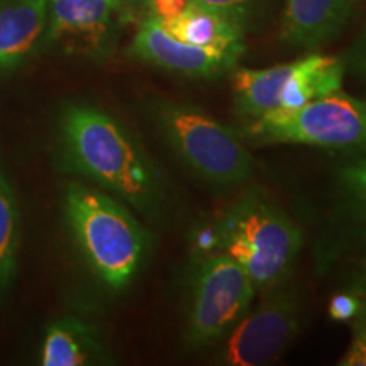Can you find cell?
I'll return each instance as SVG.
<instances>
[{
	"mask_svg": "<svg viewBox=\"0 0 366 366\" xmlns=\"http://www.w3.org/2000/svg\"><path fill=\"white\" fill-rule=\"evenodd\" d=\"M345 290L351 292L361 302V312L366 314V258L356 263L347 277Z\"/></svg>",
	"mask_w": 366,
	"mask_h": 366,
	"instance_id": "cell-21",
	"label": "cell"
},
{
	"mask_svg": "<svg viewBox=\"0 0 366 366\" xmlns=\"http://www.w3.org/2000/svg\"><path fill=\"white\" fill-rule=\"evenodd\" d=\"M151 0H122V4L127 7V11L132 12H148Z\"/></svg>",
	"mask_w": 366,
	"mask_h": 366,
	"instance_id": "cell-23",
	"label": "cell"
},
{
	"mask_svg": "<svg viewBox=\"0 0 366 366\" xmlns=\"http://www.w3.org/2000/svg\"><path fill=\"white\" fill-rule=\"evenodd\" d=\"M345 65L350 66V70L353 71L355 75H358L366 84V26L365 29L361 31L358 39H356L353 46H351Z\"/></svg>",
	"mask_w": 366,
	"mask_h": 366,
	"instance_id": "cell-20",
	"label": "cell"
},
{
	"mask_svg": "<svg viewBox=\"0 0 366 366\" xmlns=\"http://www.w3.org/2000/svg\"><path fill=\"white\" fill-rule=\"evenodd\" d=\"M256 288L239 263L221 249H207L192 268L185 302V337L190 350L217 345L251 309Z\"/></svg>",
	"mask_w": 366,
	"mask_h": 366,
	"instance_id": "cell-6",
	"label": "cell"
},
{
	"mask_svg": "<svg viewBox=\"0 0 366 366\" xmlns=\"http://www.w3.org/2000/svg\"><path fill=\"white\" fill-rule=\"evenodd\" d=\"M131 16L122 0H48L44 39L100 54Z\"/></svg>",
	"mask_w": 366,
	"mask_h": 366,
	"instance_id": "cell-9",
	"label": "cell"
},
{
	"mask_svg": "<svg viewBox=\"0 0 366 366\" xmlns=\"http://www.w3.org/2000/svg\"><path fill=\"white\" fill-rule=\"evenodd\" d=\"M102 360L94 327L76 317H65L53 322L46 331L41 350L44 366H81Z\"/></svg>",
	"mask_w": 366,
	"mask_h": 366,
	"instance_id": "cell-15",
	"label": "cell"
},
{
	"mask_svg": "<svg viewBox=\"0 0 366 366\" xmlns=\"http://www.w3.org/2000/svg\"><path fill=\"white\" fill-rule=\"evenodd\" d=\"M241 134L262 144H304L326 149L366 146V100L331 92L294 111L244 121Z\"/></svg>",
	"mask_w": 366,
	"mask_h": 366,
	"instance_id": "cell-5",
	"label": "cell"
},
{
	"mask_svg": "<svg viewBox=\"0 0 366 366\" xmlns=\"http://www.w3.org/2000/svg\"><path fill=\"white\" fill-rule=\"evenodd\" d=\"M361 312V302L356 295L342 288L329 302V317L336 322H351Z\"/></svg>",
	"mask_w": 366,
	"mask_h": 366,
	"instance_id": "cell-19",
	"label": "cell"
},
{
	"mask_svg": "<svg viewBox=\"0 0 366 366\" xmlns=\"http://www.w3.org/2000/svg\"><path fill=\"white\" fill-rule=\"evenodd\" d=\"M48 0L0 2V71L16 70L44 41Z\"/></svg>",
	"mask_w": 366,
	"mask_h": 366,
	"instance_id": "cell-12",
	"label": "cell"
},
{
	"mask_svg": "<svg viewBox=\"0 0 366 366\" xmlns=\"http://www.w3.org/2000/svg\"><path fill=\"white\" fill-rule=\"evenodd\" d=\"M59 154L70 172L97 183L151 219L170 204L162 172L112 116L89 104H70L59 116Z\"/></svg>",
	"mask_w": 366,
	"mask_h": 366,
	"instance_id": "cell-1",
	"label": "cell"
},
{
	"mask_svg": "<svg viewBox=\"0 0 366 366\" xmlns=\"http://www.w3.org/2000/svg\"><path fill=\"white\" fill-rule=\"evenodd\" d=\"M263 302L248 310L221 337L217 365L262 366L277 361L292 345L302 327L304 305L300 295L285 283L263 294Z\"/></svg>",
	"mask_w": 366,
	"mask_h": 366,
	"instance_id": "cell-7",
	"label": "cell"
},
{
	"mask_svg": "<svg viewBox=\"0 0 366 366\" xmlns=\"http://www.w3.org/2000/svg\"><path fill=\"white\" fill-rule=\"evenodd\" d=\"M131 51L143 61L190 79H212L231 71L242 51L199 48L167 33L158 19L146 16L132 39Z\"/></svg>",
	"mask_w": 366,
	"mask_h": 366,
	"instance_id": "cell-10",
	"label": "cell"
},
{
	"mask_svg": "<svg viewBox=\"0 0 366 366\" xmlns=\"http://www.w3.org/2000/svg\"><path fill=\"white\" fill-rule=\"evenodd\" d=\"M189 6V0H151L146 16L157 17L158 21L170 19V17L185 11Z\"/></svg>",
	"mask_w": 366,
	"mask_h": 366,
	"instance_id": "cell-22",
	"label": "cell"
},
{
	"mask_svg": "<svg viewBox=\"0 0 366 366\" xmlns=\"http://www.w3.org/2000/svg\"><path fill=\"white\" fill-rule=\"evenodd\" d=\"M295 70V61L262 70L237 68L232 71L236 112L248 121L258 119L280 109L282 92Z\"/></svg>",
	"mask_w": 366,
	"mask_h": 366,
	"instance_id": "cell-14",
	"label": "cell"
},
{
	"mask_svg": "<svg viewBox=\"0 0 366 366\" xmlns=\"http://www.w3.org/2000/svg\"><path fill=\"white\" fill-rule=\"evenodd\" d=\"M158 22L168 34L187 44L210 49H227V51H244L242 27L216 12L205 11L192 4L170 19Z\"/></svg>",
	"mask_w": 366,
	"mask_h": 366,
	"instance_id": "cell-13",
	"label": "cell"
},
{
	"mask_svg": "<svg viewBox=\"0 0 366 366\" xmlns=\"http://www.w3.org/2000/svg\"><path fill=\"white\" fill-rule=\"evenodd\" d=\"M302 248L297 224L262 190L251 189L224 210L214 229V248L239 263L256 292L287 282Z\"/></svg>",
	"mask_w": 366,
	"mask_h": 366,
	"instance_id": "cell-2",
	"label": "cell"
},
{
	"mask_svg": "<svg viewBox=\"0 0 366 366\" xmlns=\"http://www.w3.org/2000/svg\"><path fill=\"white\" fill-rule=\"evenodd\" d=\"M363 0H287L280 38L290 48L315 49L331 41Z\"/></svg>",
	"mask_w": 366,
	"mask_h": 366,
	"instance_id": "cell-11",
	"label": "cell"
},
{
	"mask_svg": "<svg viewBox=\"0 0 366 366\" xmlns=\"http://www.w3.org/2000/svg\"><path fill=\"white\" fill-rule=\"evenodd\" d=\"M65 216L95 277L111 290L129 285L149 251V234L129 210L104 192L71 183Z\"/></svg>",
	"mask_w": 366,
	"mask_h": 366,
	"instance_id": "cell-3",
	"label": "cell"
},
{
	"mask_svg": "<svg viewBox=\"0 0 366 366\" xmlns=\"http://www.w3.org/2000/svg\"><path fill=\"white\" fill-rule=\"evenodd\" d=\"M189 2L205 11L216 12L246 29L264 0H189Z\"/></svg>",
	"mask_w": 366,
	"mask_h": 366,
	"instance_id": "cell-17",
	"label": "cell"
},
{
	"mask_svg": "<svg viewBox=\"0 0 366 366\" xmlns=\"http://www.w3.org/2000/svg\"><path fill=\"white\" fill-rule=\"evenodd\" d=\"M151 116L164 143L194 175L217 190H231L254 175L244 137L192 104L154 100Z\"/></svg>",
	"mask_w": 366,
	"mask_h": 366,
	"instance_id": "cell-4",
	"label": "cell"
},
{
	"mask_svg": "<svg viewBox=\"0 0 366 366\" xmlns=\"http://www.w3.org/2000/svg\"><path fill=\"white\" fill-rule=\"evenodd\" d=\"M340 153L332 167L329 219L314 249L320 272L347 253L366 249V146Z\"/></svg>",
	"mask_w": 366,
	"mask_h": 366,
	"instance_id": "cell-8",
	"label": "cell"
},
{
	"mask_svg": "<svg viewBox=\"0 0 366 366\" xmlns=\"http://www.w3.org/2000/svg\"><path fill=\"white\" fill-rule=\"evenodd\" d=\"M340 366H366V314L360 312L351 320V341Z\"/></svg>",
	"mask_w": 366,
	"mask_h": 366,
	"instance_id": "cell-18",
	"label": "cell"
},
{
	"mask_svg": "<svg viewBox=\"0 0 366 366\" xmlns=\"http://www.w3.org/2000/svg\"><path fill=\"white\" fill-rule=\"evenodd\" d=\"M19 249V209L0 159V294L11 282Z\"/></svg>",
	"mask_w": 366,
	"mask_h": 366,
	"instance_id": "cell-16",
	"label": "cell"
}]
</instances>
